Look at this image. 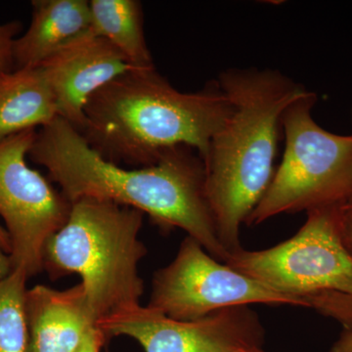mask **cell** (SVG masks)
<instances>
[{
  "label": "cell",
  "mask_w": 352,
  "mask_h": 352,
  "mask_svg": "<svg viewBox=\"0 0 352 352\" xmlns=\"http://www.w3.org/2000/svg\"><path fill=\"white\" fill-rule=\"evenodd\" d=\"M109 337L126 336L145 352H259L264 330L250 307L219 310L195 320H175L138 307L100 322Z\"/></svg>",
  "instance_id": "9c48e42d"
},
{
  "label": "cell",
  "mask_w": 352,
  "mask_h": 352,
  "mask_svg": "<svg viewBox=\"0 0 352 352\" xmlns=\"http://www.w3.org/2000/svg\"><path fill=\"white\" fill-rule=\"evenodd\" d=\"M29 156L47 170L71 203L90 198L135 208L164 232L182 229L217 261L228 258L206 195L205 164L192 148L178 146L152 166L124 168L102 157L58 117L38 131Z\"/></svg>",
  "instance_id": "6da1fadb"
},
{
  "label": "cell",
  "mask_w": 352,
  "mask_h": 352,
  "mask_svg": "<svg viewBox=\"0 0 352 352\" xmlns=\"http://www.w3.org/2000/svg\"><path fill=\"white\" fill-rule=\"evenodd\" d=\"M351 115H352V112H351Z\"/></svg>",
  "instance_id": "7402d4cb"
},
{
  "label": "cell",
  "mask_w": 352,
  "mask_h": 352,
  "mask_svg": "<svg viewBox=\"0 0 352 352\" xmlns=\"http://www.w3.org/2000/svg\"><path fill=\"white\" fill-rule=\"evenodd\" d=\"M339 206L308 212L307 221L293 237L261 251L242 248L224 263L302 300L305 307L315 309L321 300L337 296H346L351 305L352 254L340 237Z\"/></svg>",
  "instance_id": "8992f818"
},
{
  "label": "cell",
  "mask_w": 352,
  "mask_h": 352,
  "mask_svg": "<svg viewBox=\"0 0 352 352\" xmlns=\"http://www.w3.org/2000/svg\"><path fill=\"white\" fill-rule=\"evenodd\" d=\"M215 82L231 110L203 159L206 195L220 243L230 254L242 249L241 226L274 175L285 109L307 89L272 69H228Z\"/></svg>",
  "instance_id": "7a4b0ae2"
},
{
  "label": "cell",
  "mask_w": 352,
  "mask_h": 352,
  "mask_svg": "<svg viewBox=\"0 0 352 352\" xmlns=\"http://www.w3.org/2000/svg\"><path fill=\"white\" fill-rule=\"evenodd\" d=\"M316 100L307 90L285 109L283 159L247 226L342 205L352 196V135L319 126L311 115Z\"/></svg>",
  "instance_id": "5b68a950"
},
{
  "label": "cell",
  "mask_w": 352,
  "mask_h": 352,
  "mask_svg": "<svg viewBox=\"0 0 352 352\" xmlns=\"http://www.w3.org/2000/svg\"><path fill=\"white\" fill-rule=\"evenodd\" d=\"M58 117L56 100L41 65L0 72V142L43 129Z\"/></svg>",
  "instance_id": "4fadbf2b"
},
{
  "label": "cell",
  "mask_w": 352,
  "mask_h": 352,
  "mask_svg": "<svg viewBox=\"0 0 352 352\" xmlns=\"http://www.w3.org/2000/svg\"><path fill=\"white\" fill-rule=\"evenodd\" d=\"M36 134L30 129L0 142V245L9 252L12 270L28 277L43 270L46 244L72 210L67 197L28 166Z\"/></svg>",
  "instance_id": "52a82bcc"
},
{
  "label": "cell",
  "mask_w": 352,
  "mask_h": 352,
  "mask_svg": "<svg viewBox=\"0 0 352 352\" xmlns=\"http://www.w3.org/2000/svg\"><path fill=\"white\" fill-rule=\"evenodd\" d=\"M56 100L58 116L82 132L90 97L115 78L134 69L126 57L101 36L85 32L41 64Z\"/></svg>",
  "instance_id": "30bf717a"
},
{
  "label": "cell",
  "mask_w": 352,
  "mask_h": 352,
  "mask_svg": "<svg viewBox=\"0 0 352 352\" xmlns=\"http://www.w3.org/2000/svg\"><path fill=\"white\" fill-rule=\"evenodd\" d=\"M259 303L305 307L302 300L217 261L187 236L175 259L155 272L147 307L175 320H195L226 308Z\"/></svg>",
  "instance_id": "ba28073f"
},
{
  "label": "cell",
  "mask_w": 352,
  "mask_h": 352,
  "mask_svg": "<svg viewBox=\"0 0 352 352\" xmlns=\"http://www.w3.org/2000/svg\"><path fill=\"white\" fill-rule=\"evenodd\" d=\"M230 110L215 80L199 91L182 92L156 68L134 69L90 97L80 133L108 161L133 168L152 166L178 146L204 159Z\"/></svg>",
  "instance_id": "3957f363"
},
{
  "label": "cell",
  "mask_w": 352,
  "mask_h": 352,
  "mask_svg": "<svg viewBox=\"0 0 352 352\" xmlns=\"http://www.w3.org/2000/svg\"><path fill=\"white\" fill-rule=\"evenodd\" d=\"M338 223L342 243L352 254V196L338 208Z\"/></svg>",
  "instance_id": "e0dca14e"
},
{
  "label": "cell",
  "mask_w": 352,
  "mask_h": 352,
  "mask_svg": "<svg viewBox=\"0 0 352 352\" xmlns=\"http://www.w3.org/2000/svg\"><path fill=\"white\" fill-rule=\"evenodd\" d=\"M330 352H352V328L344 331Z\"/></svg>",
  "instance_id": "d6986e66"
},
{
  "label": "cell",
  "mask_w": 352,
  "mask_h": 352,
  "mask_svg": "<svg viewBox=\"0 0 352 352\" xmlns=\"http://www.w3.org/2000/svg\"><path fill=\"white\" fill-rule=\"evenodd\" d=\"M89 11L92 34L112 44L134 69L155 68L146 43L140 1L91 0Z\"/></svg>",
  "instance_id": "5bb4252c"
},
{
  "label": "cell",
  "mask_w": 352,
  "mask_h": 352,
  "mask_svg": "<svg viewBox=\"0 0 352 352\" xmlns=\"http://www.w3.org/2000/svg\"><path fill=\"white\" fill-rule=\"evenodd\" d=\"M29 29L13 43L14 69L38 66L90 31L89 1L34 0Z\"/></svg>",
  "instance_id": "7c38bea8"
},
{
  "label": "cell",
  "mask_w": 352,
  "mask_h": 352,
  "mask_svg": "<svg viewBox=\"0 0 352 352\" xmlns=\"http://www.w3.org/2000/svg\"><path fill=\"white\" fill-rule=\"evenodd\" d=\"M12 270L10 256L6 254V250L0 245V280L8 276Z\"/></svg>",
  "instance_id": "ffe728a7"
},
{
  "label": "cell",
  "mask_w": 352,
  "mask_h": 352,
  "mask_svg": "<svg viewBox=\"0 0 352 352\" xmlns=\"http://www.w3.org/2000/svg\"><path fill=\"white\" fill-rule=\"evenodd\" d=\"M22 29L19 21L0 24V72L14 69L13 43Z\"/></svg>",
  "instance_id": "2e32d148"
},
{
  "label": "cell",
  "mask_w": 352,
  "mask_h": 352,
  "mask_svg": "<svg viewBox=\"0 0 352 352\" xmlns=\"http://www.w3.org/2000/svg\"><path fill=\"white\" fill-rule=\"evenodd\" d=\"M107 339L105 333L98 326H95L87 333L75 352H101Z\"/></svg>",
  "instance_id": "ac0fdd59"
},
{
  "label": "cell",
  "mask_w": 352,
  "mask_h": 352,
  "mask_svg": "<svg viewBox=\"0 0 352 352\" xmlns=\"http://www.w3.org/2000/svg\"><path fill=\"white\" fill-rule=\"evenodd\" d=\"M25 315L29 352H75L98 326L80 283L63 291L44 285L27 289Z\"/></svg>",
  "instance_id": "8fae6325"
},
{
  "label": "cell",
  "mask_w": 352,
  "mask_h": 352,
  "mask_svg": "<svg viewBox=\"0 0 352 352\" xmlns=\"http://www.w3.org/2000/svg\"><path fill=\"white\" fill-rule=\"evenodd\" d=\"M144 214L111 201L72 203L67 223L46 244L43 270L52 278L78 274L97 325L140 305L138 265L147 254L139 235Z\"/></svg>",
  "instance_id": "277c9868"
},
{
  "label": "cell",
  "mask_w": 352,
  "mask_h": 352,
  "mask_svg": "<svg viewBox=\"0 0 352 352\" xmlns=\"http://www.w3.org/2000/svg\"><path fill=\"white\" fill-rule=\"evenodd\" d=\"M24 271L14 270L0 280V352H29L25 315Z\"/></svg>",
  "instance_id": "9a60e30c"
},
{
  "label": "cell",
  "mask_w": 352,
  "mask_h": 352,
  "mask_svg": "<svg viewBox=\"0 0 352 352\" xmlns=\"http://www.w3.org/2000/svg\"><path fill=\"white\" fill-rule=\"evenodd\" d=\"M259 352H264L263 351H259Z\"/></svg>",
  "instance_id": "44dd1931"
}]
</instances>
